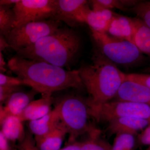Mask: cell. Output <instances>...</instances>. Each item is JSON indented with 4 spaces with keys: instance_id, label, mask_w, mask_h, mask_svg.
<instances>
[{
    "instance_id": "1",
    "label": "cell",
    "mask_w": 150,
    "mask_h": 150,
    "mask_svg": "<svg viewBox=\"0 0 150 150\" xmlns=\"http://www.w3.org/2000/svg\"><path fill=\"white\" fill-rule=\"evenodd\" d=\"M8 67L17 76L42 95L74 88H85L78 70H69L43 62L29 60L16 55L8 60Z\"/></svg>"
},
{
    "instance_id": "2",
    "label": "cell",
    "mask_w": 150,
    "mask_h": 150,
    "mask_svg": "<svg viewBox=\"0 0 150 150\" xmlns=\"http://www.w3.org/2000/svg\"><path fill=\"white\" fill-rule=\"evenodd\" d=\"M81 46V38L77 32L72 28H59L33 45L16 51V55L71 70Z\"/></svg>"
},
{
    "instance_id": "3",
    "label": "cell",
    "mask_w": 150,
    "mask_h": 150,
    "mask_svg": "<svg viewBox=\"0 0 150 150\" xmlns=\"http://www.w3.org/2000/svg\"><path fill=\"white\" fill-rule=\"evenodd\" d=\"M92 60L91 64L81 65L78 69L88 93L89 107L109 102L115 98L121 85L126 80V74L97 48Z\"/></svg>"
},
{
    "instance_id": "4",
    "label": "cell",
    "mask_w": 150,
    "mask_h": 150,
    "mask_svg": "<svg viewBox=\"0 0 150 150\" xmlns=\"http://www.w3.org/2000/svg\"><path fill=\"white\" fill-rule=\"evenodd\" d=\"M54 102L61 122L69 136L68 144L76 142L80 136L89 134L96 129L89 122L91 115L87 98L79 95L67 94L54 99Z\"/></svg>"
},
{
    "instance_id": "5",
    "label": "cell",
    "mask_w": 150,
    "mask_h": 150,
    "mask_svg": "<svg viewBox=\"0 0 150 150\" xmlns=\"http://www.w3.org/2000/svg\"><path fill=\"white\" fill-rule=\"evenodd\" d=\"M91 33L97 49L115 64L131 67L143 59L142 53L132 42L112 37L107 33Z\"/></svg>"
},
{
    "instance_id": "6",
    "label": "cell",
    "mask_w": 150,
    "mask_h": 150,
    "mask_svg": "<svg viewBox=\"0 0 150 150\" xmlns=\"http://www.w3.org/2000/svg\"><path fill=\"white\" fill-rule=\"evenodd\" d=\"M60 23L61 22L53 19L28 23L14 27L5 38L10 47L16 52L55 32Z\"/></svg>"
},
{
    "instance_id": "7",
    "label": "cell",
    "mask_w": 150,
    "mask_h": 150,
    "mask_svg": "<svg viewBox=\"0 0 150 150\" xmlns=\"http://www.w3.org/2000/svg\"><path fill=\"white\" fill-rule=\"evenodd\" d=\"M91 117L97 122H108L121 117H134L150 121V105L129 101H110L89 107Z\"/></svg>"
},
{
    "instance_id": "8",
    "label": "cell",
    "mask_w": 150,
    "mask_h": 150,
    "mask_svg": "<svg viewBox=\"0 0 150 150\" xmlns=\"http://www.w3.org/2000/svg\"><path fill=\"white\" fill-rule=\"evenodd\" d=\"M16 17L14 27L28 23L54 20L55 0H20L13 7Z\"/></svg>"
},
{
    "instance_id": "9",
    "label": "cell",
    "mask_w": 150,
    "mask_h": 150,
    "mask_svg": "<svg viewBox=\"0 0 150 150\" xmlns=\"http://www.w3.org/2000/svg\"><path fill=\"white\" fill-rule=\"evenodd\" d=\"M86 0H55L56 15L54 20L63 21L71 27L85 23L90 9Z\"/></svg>"
},
{
    "instance_id": "10",
    "label": "cell",
    "mask_w": 150,
    "mask_h": 150,
    "mask_svg": "<svg viewBox=\"0 0 150 150\" xmlns=\"http://www.w3.org/2000/svg\"><path fill=\"white\" fill-rule=\"evenodd\" d=\"M38 93L32 89L24 92L19 91L13 94L5 103V105H1L0 122L10 115L18 116L34 100V96Z\"/></svg>"
},
{
    "instance_id": "11",
    "label": "cell",
    "mask_w": 150,
    "mask_h": 150,
    "mask_svg": "<svg viewBox=\"0 0 150 150\" xmlns=\"http://www.w3.org/2000/svg\"><path fill=\"white\" fill-rule=\"evenodd\" d=\"M114 98L118 101L138 103L150 105V89L141 84L126 80L121 85Z\"/></svg>"
},
{
    "instance_id": "12",
    "label": "cell",
    "mask_w": 150,
    "mask_h": 150,
    "mask_svg": "<svg viewBox=\"0 0 150 150\" xmlns=\"http://www.w3.org/2000/svg\"><path fill=\"white\" fill-rule=\"evenodd\" d=\"M107 131L109 136L120 133L138 135V131L143 130L150 124L149 120L134 117H121L110 120Z\"/></svg>"
},
{
    "instance_id": "13",
    "label": "cell",
    "mask_w": 150,
    "mask_h": 150,
    "mask_svg": "<svg viewBox=\"0 0 150 150\" xmlns=\"http://www.w3.org/2000/svg\"><path fill=\"white\" fill-rule=\"evenodd\" d=\"M54 102L51 95H42L40 99L33 100L18 116L23 122L37 120L48 114L51 111Z\"/></svg>"
},
{
    "instance_id": "14",
    "label": "cell",
    "mask_w": 150,
    "mask_h": 150,
    "mask_svg": "<svg viewBox=\"0 0 150 150\" xmlns=\"http://www.w3.org/2000/svg\"><path fill=\"white\" fill-rule=\"evenodd\" d=\"M134 32L132 18L117 14L109 24L106 33L112 37L133 43Z\"/></svg>"
},
{
    "instance_id": "15",
    "label": "cell",
    "mask_w": 150,
    "mask_h": 150,
    "mask_svg": "<svg viewBox=\"0 0 150 150\" xmlns=\"http://www.w3.org/2000/svg\"><path fill=\"white\" fill-rule=\"evenodd\" d=\"M68 132L61 122L55 129L45 135L34 137L39 150H60Z\"/></svg>"
},
{
    "instance_id": "16",
    "label": "cell",
    "mask_w": 150,
    "mask_h": 150,
    "mask_svg": "<svg viewBox=\"0 0 150 150\" xmlns=\"http://www.w3.org/2000/svg\"><path fill=\"white\" fill-rule=\"evenodd\" d=\"M61 122L59 114L54 108L41 118L28 121L29 131L34 137H40L53 130Z\"/></svg>"
},
{
    "instance_id": "17",
    "label": "cell",
    "mask_w": 150,
    "mask_h": 150,
    "mask_svg": "<svg viewBox=\"0 0 150 150\" xmlns=\"http://www.w3.org/2000/svg\"><path fill=\"white\" fill-rule=\"evenodd\" d=\"M1 131L11 142L18 143L24 139L26 134L23 122L18 116L10 115L1 122Z\"/></svg>"
},
{
    "instance_id": "18",
    "label": "cell",
    "mask_w": 150,
    "mask_h": 150,
    "mask_svg": "<svg viewBox=\"0 0 150 150\" xmlns=\"http://www.w3.org/2000/svg\"><path fill=\"white\" fill-rule=\"evenodd\" d=\"M132 20L134 25L133 43L142 53L150 56V28L139 18Z\"/></svg>"
},
{
    "instance_id": "19",
    "label": "cell",
    "mask_w": 150,
    "mask_h": 150,
    "mask_svg": "<svg viewBox=\"0 0 150 150\" xmlns=\"http://www.w3.org/2000/svg\"><path fill=\"white\" fill-rule=\"evenodd\" d=\"M100 134L97 129L89 134L88 139L81 142V150H112V145L100 139Z\"/></svg>"
},
{
    "instance_id": "20",
    "label": "cell",
    "mask_w": 150,
    "mask_h": 150,
    "mask_svg": "<svg viewBox=\"0 0 150 150\" xmlns=\"http://www.w3.org/2000/svg\"><path fill=\"white\" fill-rule=\"evenodd\" d=\"M85 23L88 25L91 31L99 33H106L109 25L100 11L91 9L86 17Z\"/></svg>"
},
{
    "instance_id": "21",
    "label": "cell",
    "mask_w": 150,
    "mask_h": 150,
    "mask_svg": "<svg viewBox=\"0 0 150 150\" xmlns=\"http://www.w3.org/2000/svg\"><path fill=\"white\" fill-rule=\"evenodd\" d=\"M11 7L0 6V35L5 36L14 27L16 17Z\"/></svg>"
},
{
    "instance_id": "22",
    "label": "cell",
    "mask_w": 150,
    "mask_h": 150,
    "mask_svg": "<svg viewBox=\"0 0 150 150\" xmlns=\"http://www.w3.org/2000/svg\"><path fill=\"white\" fill-rule=\"evenodd\" d=\"M115 136L112 150H136L138 144L137 135L120 133Z\"/></svg>"
},
{
    "instance_id": "23",
    "label": "cell",
    "mask_w": 150,
    "mask_h": 150,
    "mask_svg": "<svg viewBox=\"0 0 150 150\" xmlns=\"http://www.w3.org/2000/svg\"><path fill=\"white\" fill-rule=\"evenodd\" d=\"M90 1L92 5V10L94 11L101 9L111 10L113 8L123 11H129L123 5L122 0H93Z\"/></svg>"
},
{
    "instance_id": "24",
    "label": "cell",
    "mask_w": 150,
    "mask_h": 150,
    "mask_svg": "<svg viewBox=\"0 0 150 150\" xmlns=\"http://www.w3.org/2000/svg\"><path fill=\"white\" fill-rule=\"evenodd\" d=\"M129 10L137 14L150 28V1H139Z\"/></svg>"
},
{
    "instance_id": "25",
    "label": "cell",
    "mask_w": 150,
    "mask_h": 150,
    "mask_svg": "<svg viewBox=\"0 0 150 150\" xmlns=\"http://www.w3.org/2000/svg\"><path fill=\"white\" fill-rule=\"evenodd\" d=\"M18 150H39L35 143L34 137L30 131H26L24 139L18 143Z\"/></svg>"
},
{
    "instance_id": "26",
    "label": "cell",
    "mask_w": 150,
    "mask_h": 150,
    "mask_svg": "<svg viewBox=\"0 0 150 150\" xmlns=\"http://www.w3.org/2000/svg\"><path fill=\"white\" fill-rule=\"evenodd\" d=\"M25 85L23 81L18 77L11 76L0 73V86L9 87H21Z\"/></svg>"
},
{
    "instance_id": "27",
    "label": "cell",
    "mask_w": 150,
    "mask_h": 150,
    "mask_svg": "<svg viewBox=\"0 0 150 150\" xmlns=\"http://www.w3.org/2000/svg\"><path fill=\"white\" fill-rule=\"evenodd\" d=\"M126 80L141 84L150 89V74H126Z\"/></svg>"
},
{
    "instance_id": "28",
    "label": "cell",
    "mask_w": 150,
    "mask_h": 150,
    "mask_svg": "<svg viewBox=\"0 0 150 150\" xmlns=\"http://www.w3.org/2000/svg\"><path fill=\"white\" fill-rule=\"evenodd\" d=\"M21 90V87H9L0 86L1 105L5 103L11 95L16 92Z\"/></svg>"
},
{
    "instance_id": "29",
    "label": "cell",
    "mask_w": 150,
    "mask_h": 150,
    "mask_svg": "<svg viewBox=\"0 0 150 150\" xmlns=\"http://www.w3.org/2000/svg\"><path fill=\"white\" fill-rule=\"evenodd\" d=\"M138 144L150 146V124L137 136Z\"/></svg>"
},
{
    "instance_id": "30",
    "label": "cell",
    "mask_w": 150,
    "mask_h": 150,
    "mask_svg": "<svg viewBox=\"0 0 150 150\" xmlns=\"http://www.w3.org/2000/svg\"><path fill=\"white\" fill-rule=\"evenodd\" d=\"M9 140L0 131V150H9L11 149L9 144Z\"/></svg>"
},
{
    "instance_id": "31",
    "label": "cell",
    "mask_w": 150,
    "mask_h": 150,
    "mask_svg": "<svg viewBox=\"0 0 150 150\" xmlns=\"http://www.w3.org/2000/svg\"><path fill=\"white\" fill-rule=\"evenodd\" d=\"M60 150H81V142H76L68 144Z\"/></svg>"
},
{
    "instance_id": "32",
    "label": "cell",
    "mask_w": 150,
    "mask_h": 150,
    "mask_svg": "<svg viewBox=\"0 0 150 150\" xmlns=\"http://www.w3.org/2000/svg\"><path fill=\"white\" fill-rule=\"evenodd\" d=\"M6 67L7 64L6 63L4 60L2 52H0V71L1 73L4 74L7 71Z\"/></svg>"
},
{
    "instance_id": "33",
    "label": "cell",
    "mask_w": 150,
    "mask_h": 150,
    "mask_svg": "<svg viewBox=\"0 0 150 150\" xmlns=\"http://www.w3.org/2000/svg\"><path fill=\"white\" fill-rule=\"evenodd\" d=\"M8 47H10V46L6 40L5 36L0 35V52H2L3 50Z\"/></svg>"
},
{
    "instance_id": "34",
    "label": "cell",
    "mask_w": 150,
    "mask_h": 150,
    "mask_svg": "<svg viewBox=\"0 0 150 150\" xmlns=\"http://www.w3.org/2000/svg\"><path fill=\"white\" fill-rule=\"evenodd\" d=\"M20 0H1L0 6H7L11 7L14 6L16 3L18 2Z\"/></svg>"
},
{
    "instance_id": "35",
    "label": "cell",
    "mask_w": 150,
    "mask_h": 150,
    "mask_svg": "<svg viewBox=\"0 0 150 150\" xmlns=\"http://www.w3.org/2000/svg\"><path fill=\"white\" fill-rule=\"evenodd\" d=\"M146 71L150 73V67L147 69V70H146Z\"/></svg>"
},
{
    "instance_id": "36",
    "label": "cell",
    "mask_w": 150,
    "mask_h": 150,
    "mask_svg": "<svg viewBox=\"0 0 150 150\" xmlns=\"http://www.w3.org/2000/svg\"><path fill=\"white\" fill-rule=\"evenodd\" d=\"M146 150H150V146H149V147H148Z\"/></svg>"
},
{
    "instance_id": "37",
    "label": "cell",
    "mask_w": 150,
    "mask_h": 150,
    "mask_svg": "<svg viewBox=\"0 0 150 150\" xmlns=\"http://www.w3.org/2000/svg\"><path fill=\"white\" fill-rule=\"evenodd\" d=\"M12 150L11 149L10 150Z\"/></svg>"
}]
</instances>
